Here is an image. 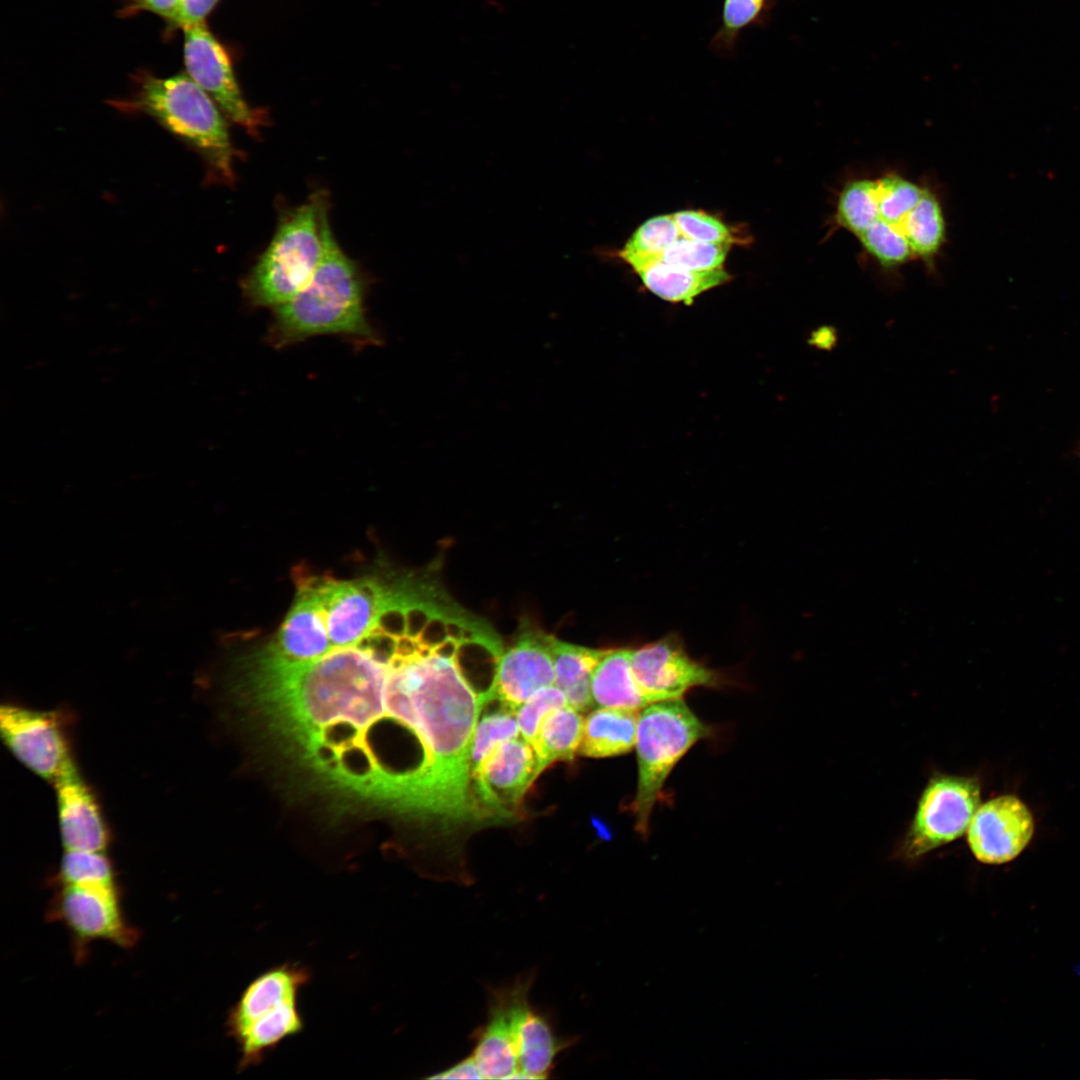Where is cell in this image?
Wrapping results in <instances>:
<instances>
[{"instance_id": "obj_2", "label": "cell", "mask_w": 1080, "mask_h": 1080, "mask_svg": "<svg viewBox=\"0 0 1080 1080\" xmlns=\"http://www.w3.org/2000/svg\"><path fill=\"white\" fill-rule=\"evenodd\" d=\"M273 310L266 338L278 349L323 335L348 337L360 344L379 343L366 315L361 274L335 241L330 226L322 260L310 280Z\"/></svg>"}, {"instance_id": "obj_36", "label": "cell", "mask_w": 1080, "mask_h": 1080, "mask_svg": "<svg viewBox=\"0 0 1080 1080\" xmlns=\"http://www.w3.org/2000/svg\"><path fill=\"white\" fill-rule=\"evenodd\" d=\"M837 341V334L833 327L823 326L813 331L809 344L819 349L830 350Z\"/></svg>"}, {"instance_id": "obj_23", "label": "cell", "mask_w": 1080, "mask_h": 1080, "mask_svg": "<svg viewBox=\"0 0 1080 1080\" xmlns=\"http://www.w3.org/2000/svg\"><path fill=\"white\" fill-rule=\"evenodd\" d=\"M645 287L659 298L689 305L693 300L712 288L730 280L724 268L692 271L656 261L636 272Z\"/></svg>"}, {"instance_id": "obj_13", "label": "cell", "mask_w": 1080, "mask_h": 1080, "mask_svg": "<svg viewBox=\"0 0 1080 1080\" xmlns=\"http://www.w3.org/2000/svg\"><path fill=\"white\" fill-rule=\"evenodd\" d=\"M630 663L650 703L681 699L690 689L723 683L718 671L691 658L681 640L672 634L631 648Z\"/></svg>"}, {"instance_id": "obj_22", "label": "cell", "mask_w": 1080, "mask_h": 1080, "mask_svg": "<svg viewBox=\"0 0 1080 1080\" xmlns=\"http://www.w3.org/2000/svg\"><path fill=\"white\" fill-rule=\"evenodd\" d=\"M550 648L555 686L563 691L568 705L580 712L591 711L595 707L591 694L592 674L607 649L566 643L553 636Z\"/></svg>"}, {"instance_id": "obj_8", "label": "cell", "mask_w": 1080, "mask_h": 1080, "mask_svg": "<svg viewBox=\"0 0 1080 1080\" xmlns=\"http://www.w3.org/2000/svg\"><path fill=\"white\" fill-rule=\"evenodd\" d=\"M980 800V783L974 777L948 774L931 777L898 855L915 860L961 837Z\"/></svg>"}, {"instance_id": "obj_4", "label": "cell", "mask_w": 1080, "mask_h": 1080, "mask_svg": "<svg viewBox=\"0 0 1080 1080\" xmlns=\"http://www.w3.org/2000/svg\"><path fill=\"white\" fill-rule=\"evenodd\" d=\"M312 979L310 967L285 961L245 986L225 1019L226 1034L238 1049V1073L259 1066L284 1041L305 1030L300 994Z\"/></svg>"}, {"instance_id": "obj_7", "label": "cell", "mask_w": 1080, "mask_h": 1080, "mask_svg": "<svg viewBox=\"0 0 1080 1080\" xmlns=\"http://www.w3.org/2000/svg\"><path fill=\"white\" fill-rule=\"evenodd\" d=\"M45 919L62 924L69 933L74 961L88 959L95 941L130 949L140 938L124 912L121 886L68 884L53 887Z\"/></svg>"}, {"instance_id": "obj_30", "label": "cell", "mask_w": 1080, "mask_h": 1080, "mask_svg": "<svg viewBox=\"0 0 1080 1080\" xmlns=\"http://www.w3.org/2000/svg\"><path fill=\"white\" fill-rule=\"evenodd\" d=\"M730 244L707 243L680 236L664 252L662 261L683 269L704 271L723 268Z\"/></svg>"}, {"instance_id": "obj_6", "label": "cell", "mask_w": 1080, "mask_h": 1080, "mask_svg": "<svg viewBox=\"0 0 1080 1080\" xmlns=\"http://www.w3.org/2000/svg\"><path fill=\"white\" fill-rule=\"evenodd\" d=\"M711 735L681 699L654 702L639 711L635 743L637 787L631 810L635 831L646 838L652 811L664 784L682 757Z\"/></svg>"}, {"instance_id": "obj_28", "label": "cell", "mask_w": 1080, "mask_h": 1080, "mask_svg": "<svg viewBox=\"0 0 1080 1080\" xmlns=\"http://www.w3.org/2000/svg\"><path fill=\"white\" fill-rule=\"evenodd\" d=\"M770 0H723L721 25L711 41L712 51L720 56L734 54L739 34L760 24L767 15Z\"/></svg>"}, {"instance_id": "obj_9", "label": "cell", "mask_w": 1080, "mask_h": 1080, "mask_svg": "<svg viewBox=\"0 0 1080 1080\" xmlns=\"http://www.w3.org/2000/svg\"><path fill=\"white\" fill-rule=\"evenodd\" d=\"M0 733L4 745L23 766L51 784L74 762L68 719L61 711L3 704Z\"/></svg>"}, {"instance_id": "obj_5", "label": "cell", "mask_w": 1080, "mask_h": 1080, "mask_svg": "<svg viewBox=\"0 0 1080 1080\" xmlns=\"http://www.w3.org/2000/svg\"><path fill=\"white\" fill-rule=\"evenodd\" d=\"M328 227L327 200L321 194L289 214L243 281L249 303L275 309L299 292L322 260Z\"/></svg>"}, {"instance_id": "obj_19", "label": "cell", "mask_w": 1080, "mask_h": 1080, "mask_svg": "<svg viewBox=\"0 0 1080 1080\" xmlns=\"http://www.w3.org/2000/svg\"><path fill=\"white\" fill-rule=\"evenodd\" d=\"M577 1041L556 1031L549 1014L530 1002L521 1012L516 1032L519 1079L549 1078L556 1059Z\"/></svg>"}, {"instance_id": "obj_27", "label": "cell", "mask_w": 1080, "mask_h": 1080, "mask_svg": "<svg viewBox=\"0 0 1080 1080\" xmlns=\"http://www.w3.org/2000/svg\"><path fill=\"white\" fill-rule=\"evenodd\" d=\"M49 883L119 886L117 872L105 852L65 851Z\"/></svg>"}, {"instance_id": "obj_16", "label": "cell", "mask_w": 1080, "mask_h": 1080, "mask_svg": "<svg viewBox=\"0 0 1080 1080\" xmlns=\"http://www.w3.org/2000/svg\"><path fill=\"white\" fill-rule=\"evenodd\" d=\"M551 635L525 631L499 660L493 687L484 704L496 700L516 710L541 688L555 683Z\"/></svg>"}, {"instance_id": "obj_31", "label": "cell", "mask_w": 1080, "mask_h": 1080, "mask_svg": "<svg viewBox=\"0 0 1080 1080\" xmlns=\"http://www.w3.org/2000/svg\"><path fill=\"white\" fill-rule=\"evenodd\" d=\"M567 704L565 694L555 685L536 691L515 712L521 737L533 746L546 715Z\"/></svg>"}, {"instance_id": "obj_25", "label": "cell", "mask_w": 1080, "mask_h": 1080, "mask_svg": "<svg viewBox=\"0 0 1080 1080\" xmlns=\"http://www.w3.org/2000/svg\"><path fill=\"white\" fill-rule=\"evenodd\" d=\"M905 234L914 259L932 265L945 242L946 225L941 203L929 189L909 212Z\"/></svg>"}, {"instance_id": "obj_1", "label": "cell", "mask_w": 1080, "mask_h": 1080, "mask_svg": "<svg viewBox=\"0 0 1080 1080\" xmlns=\"http://www.w3.org/2000/svg\"><path fill=\"white\" fill-rule=\"evenodd\" d=\"M453 640H418L395 648L413 694L427 740L422 820L442 826L481 818L471 787L470 750L480 716V697L463 673Z\"/></svg>"}, {"instance_id": "obj_29", "label": "cell", "mask_w": 1080, "mask_h": 1080, "mask_svg": "<svg viewBox=\"0 0 1080 1080\" xmlns=\"http://www.w3.org/2000/svg\"><path fill=\"white\" fill-rule=\"evenodd\" d=\"M514 710L499 702L497 710L478 718L470 750L471 773L501 743L519 737Z\"/></svg>"}, {"instance_id": "obj_33", "label": "cell", "mask_w": 1080, "mask_h": 1080, "mask_svg": "<svg viewBox=\"0 0 1080 1080\" xmlns=\"http://www.w3.org/2000/svg\"><path fill=\"white\" fill-rule=\"evenodd\" d=\"M180 0H121L120 15L131 17L142 12L164 19L170 27L178 12Z\"/></svg>"}, {"instance_id": "obj_21", "label": "cell", "mask_w": 1080, "mask_h": 1080, "mask_svg": "<svg viewBox=\"0 0 1080 1080\" xmlns=\"http://www.w3.org/2000/svg\"><path fill=\"white\" fill-rule=\"evenodd\" d=\"M639 711L597 707L584 718L578 754L605 758L629 753L635 748Z\"/></svg>"}, {"instance_id": "obj_18", "label": "cell", "mask_w": 1080, "mask_h": 1080, "mask_svg": "<svg viewBox=\"0 0 1080 1080\" xmlns=\"http://www.w3.org/2000/svg\"><path fill=\"white\" fill-rule=\"evenodd\" d=\"M262 650L288 662L313 661L332 650L315 577L299 584L277 635Z\"/></svg>"}, {"instance_id": "obj_24", "label": "cell", "mask_w": 1080, "mask_h": 1080, "mask_svg": "<svg viewBox=\"0 0 1080 1080\" xmlns=\"http://www.w3.org/2000/svg\"><path fill=\"white\" fill-rule=\"evenodd\" d=\"M584 717L581 712L565 705L543 719L533 748L542 773L556 761H573L583 737Z\"/></svg>"}, {"instance_id": "obj_12", "label": "cell", "mask_w": 1080, "mask_h": 1080, "mask_svg": "<svg viewBox=\"0 0 1080 1080\" xmlns=\"http://www.w3.org/2000/svg\"><path fill=\"white\" fill-rule=\"evenodd\" d=\"M541 774L537 754L524 738L498 745L471 773V787L483 816L508 818Z\"/></svg>"}, {"instance_id": "obj_20", "label": "cell", "mask_w": 1080, "mask_h": 1080, "mask_svg": "<svg viewBox=\"0 0 1080 1080\" xmlns=\"http://www.w3.org/2000/svg\"><path fill=\"white\" fill-rule=\"evenodd\" d=\"M631 648L607 649L591 678L595 707L640 711L651 704L633 674Z\"/></svg>"}, {"instance_id": "obj_11", "label": "cell", "mask_w": 1080, "mask_h": 1080, "mask_svg": "<svg viewBox=\"0 0 1080 1080\" xmlns=\"http://www.w3.org/2000/svg\"><path fill=\"white\" fill-rule=\"evenodd\" d=\"M534 971L510 984L490 987L486 1021L472 1033L475 1059L483 1079H519L516 1032L519 1016L530 1002Z\"/></svg>"}, {"instance_id": "obj_17", "label": "cell", "mask_w": 1080, "mask_h": 1080, "mask_svg": "<svg viewBox=\"0 0 1080 1080\" xmlns=\"http://www.w3.org/2000/svg\"><path fill=\"white\" fill-rule=\"evenodd\" d=\"M64 851L105 852L111 840L95 793L73 762L53 783Z\"/></svg>"}, {"instance_id": "obj_32", "label": "cell", "mask_w": 1080, "mask_h": 1080, "mask_svg": "<svg viewBox=\"0 0 1080 1080\" xmlns=\"http://www.w3.org/2000/svg\"><path fill=\"white\" fill-rule=\"evenodd\" d=\"M672 215L683 237L715 244H731L735 240L724 222L704 211L683 210Z\"/></svg>"}, {"instance_id": "obj_26", "label": "cell", "mask_w": 1080, "mask_h": 1080, "mask_svg": "<svg viewBox=\"0 0 1080 1080\" xmlns=\"http://www.w3.org/2000/svg\"><path fill=\"white\" fill-rule=\"evenodd\" d=\"M680 236L673 215L654 216L635 230L618 256L637 272L662 260L665 250Z\"/></svg>"}, {"instance_id": "obj_3", "label": "cell", "mask_w": 1080, "mask_h": 1080, "mask_svg": "<svg viewBox=\"0 0 1080 1080\" xmlns=\"http://www.w3.org/2000/svg\"><path fill=\"white\" fill-rule=\"evenodd\" d=\"M133 82L129 96L111 104L150 116L197 152L211 177L231 183L236 151L215 101L187 73L158 77L142 71Z\"/></svg>"}, {"instance_id": "obj_10", "label": "cell", "mask_w": 1080, "mask_h": 1080, "mask_svg": "<svg viewBox=\"0 0 1080 1080\" xmlns=\"http://www.w3.org/2000/svg\"><path fill=\"white\" fill-rule=\"evenodd\" d=\"M316 585L332 650L355 646L372 635L401 595V585L376 578L316 577Z\"/></svg>"}, {"instance_id": "obj_14", "label": "cell", "mask_w": 1080, "mask_h": 1080, "mask_svg": "<svg viewBox=\"0 0 1080 1080\" xmlns=\"http://www.w3.org/2000/svg\"><path fill=\"white\" fill-rule=\"evenodd\" d=\"M183 58L186 73L215 101L234 123L250 133L262 124L259 112L245 101L234 75L232 63L221 43L206 23L183 29Z\"/></svg>"}, {"instance_id": "obj_34", "label": "cell", "mask_w": 1080, "mask_h": 1080, "mask_svg": "<svg viewBox=\"0 0 1080 1080\" xmlns=\"http://www.w3.org/2000/svg\"><path fill=\"white\" fill-rule=\"evenodd\" d=\"M220 0H180L178 12L170 26L185 29L205 22V18Z\"/></svg>"}, {"instance_id": "obj_15", "label": "cell", "mask_w": 1080, "mask_h": 1080, "mask_svg": "<svg viewBox=\"0 0 1080 1080\" xmlns=\"http://www.w3.org/2000/svg\"><path fill=\"white\" fill-rule=\"evenodd\" d=\"M1034 832L1027 806L1013 795H1002L980 804L967 829L974 857L984 864H1004L1015 859Z\"/></svg>"}, {"instance_id": "obj_35", "label": "cell", "mask_w": 1080, "mask_h": 1080, "mask_svg": "<svg viewBox=\"0 0 1080 1080\" xmlns=\"http://www.w3.org/2000/svg\"><path fill=\"white\" fill-rule=\"evenodd\" d=\"M427 1079H483L477 1063L470 1054L444 1070L426 1077Z\"/></svg>"}]
</instances>
